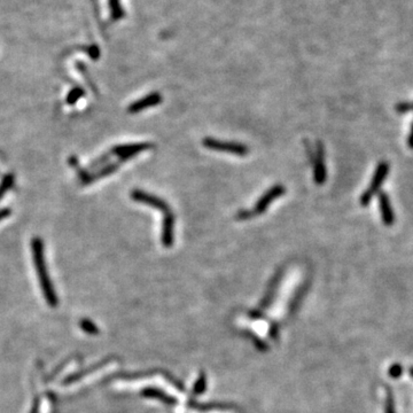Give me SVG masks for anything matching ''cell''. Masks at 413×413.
<instances>
[{
    "label": "cell",
    "mask_w": 413,
    "mask_h": 413,
    "mask_svg": "<svg viewBox=\"0 0 413 413\" xmlns=\"http://www.w3.org/2000/svg\"><path fill=\"white\" fill-rule=\"evenodd\" d=\"M410 374H411V377H413V366L410 367Z\"/></svg>",
    "instance_id": "cell-19"
},
{
    "label": "cell",
    "mask_w": 413,
    "mask_h": 413,
    "mask_svg": "<svg viewBox=\"0 0 413 413\" xmlns=\"http://www.w3.org/2000/svg\"><path fill=\"white\" fill-rule=\"evenodd\" d=\"M386 392H387V397H386L385 413H396L395 399H394V395H393L392 389H390L388 386H386Z\"/></svg>",
    "instance_id": "cell-13"
},
{
    "label": "cell",
    "mask_w": 413,
    "mask_h": 413,
    "mask_svg": "<svg viewBox=\"0 0 413 413\" xmlns=\"http://www.w3.org/2000/svg\"><path fill=\"white\" fill-rule=\"evenodd\" d=\"M14 182H15V177L13 174H7L2 177L1 182H0V200L5 197L6 192L11 190L13 185H14Z\"/></svg>",
    "instance_id": "cell-11"
},
{
    "label": "cell",
    "mask_w": 413,
    "mask_h": 413,
    "mask_svg": "<svg viewBox=\"0 0 413 413\" xmlns=\"http://www.w3.org/2000/svg\"><path fill=\"white\" fill-rule=\"evenodd\" d=\"M131 198H132L134 201H137V202L147 204V206L155 208V209L161 211L162 214H165L166 211L171 210L170 206H169V204L166 203V201L163 200V198L150 193H146V192L144 191H140V190L132 191V193H131Z\"/></svg>",
    "instance_id": "cell-6"
},
{
    "label": "cell",
    "mask_w": 413,
    "mask_h": 413,
    "mask_svg": "<svg viewBox=\"0 0 413 413\" xmlns=\"http://www.w3.org/2000/svg\"><path fill=\"white\" fill-rule=\"evenodd\" d=\"M203 146L208 149L216 150V152L230 153L238 156H246L249 154V148L241 143L225 142V140H217L215 138L207 137L203 139Z\"/></svg>",
    "instance_id": "cell-4"
},
{
    "label": "cell",
    "mask_w": 413,
    "mask_h": 413,
    "mask_svg": "<svg viewBox=\"0 0 413 413\" xmlns=\"http://www.w3.org/2000/svg\"><path fill=\"white\" fill-rule=\"evenodd\" d=\"M410 106H411V111H413V102H410Z\"/></svg>",
    "instance_id": "cell-20"
},
{
    "label": "cell",
    "mask_w": 413,
    "mask_h": 413,
    "mask_svg": "<svg viewBox=\"0 0 413 413\" xmlns=\"http://www.w3.org/2000/svg\"><path fill=\"white\" fill-rule=\"evenodd\" d=\"M88 52H89L90 57H91V59H93V60H97L99 55H100V51H99L97 45H92V46H90Z\"/></svg>",
    "instance_id": "cell-16"
},
{
    "label": "cell",
    "mask_w": 413,
    "mask_h": 413,
    "mask_svg": "<svg viewBox=\"0 0 413 413\" xmlns=\"http://www.w3.org/2000/svg\"><path fill=\"white\" fill-rule=\"evenodd\" d=\"M390 377H393V379H398L399 377L403 374V367L401 364H393L392 366H390V369L388 371Z\"/></svg>",
    "instance_id": "cell-15"
},
{
    "label": "cell",
    "mask_w": 413,
    "mask_h": 413,
    "mask_svg": "<svg viewBox=\"0 0 413 413\" xmlns=\"http://www.w3.org/2000/svg\"><path fill=\"white\" fill-rule=\"evenodd\" d=\"M175 225H176V216L172 210L166 211L163 214V223H162V233L161 240L164 247H171L175 241Z\"/></svg>",
    "instance_id": "cell-8"
},
{
    "label": "cell",
    "mask_w": 413,
    "mask_h": 413,
    "mask_svg": "<svg viewBox=\"0 0 413 413\" xmlns=\"http://www.w3.org/2000/svg\"><path fill=\"white\" fill-rule=\"evenodd\" d=\"M154 145L150 143H134V144H126V145H118L115 146L113 149L109 150L111 155L117 156L120 159V162L127 161V160L132 159L139 153L153 148Z\"/></svg>",
    "instance_id": "cell-5"
},
{
    "label": "cell",
    "mask_w": 413,
    "mask_h": 413,
    "mask_svg": "<svg viewBox=\"0 0 413 413\" xmlns=\"http://www.w3.org/2000/svg\"><path fill=\"white\" fill-rule=\"evenodd\" d=\"M389 169H390L389 163L386 162V161L380 162L379 164H377L376 171H374L372 180H371L370 187L367 188V190H365L364 193L361 194V197H360V204H361V206H363V207L369 206L371 200H372V198L377 193V191L380 190L382 182L386 180L387 177H388Z\"/></svg>",
    "instance_id": "cell-3"
},
{
    "label": "cell",
    "mask_w": 413,
    "mask_h": 413,
    "mask_svg": "<svg viewBox=\"0 0 413 413\" xmlns=\"http://www.w3.org/2000/svg\"><path fill=\"white\" fill-rule=\"evenodd\" d=\"M311 161L313 164V178L318 185H323L327 178V170H326L325 164V153L324 147L322 144L317 146V152L315 154L311 153Z\"/></svg>",
    "instance_id": "cell-7"
},
{
    "label": "cell",
    "mask_w": 413,
    "mask_h": 413,
    "mask_svg": "<svg viewBox=\"0 0 413 413\" xmlns=\"http://www.w3.org/2000/svg\"><path fill=\"white\" fill-rule=\"evenodd\" d=\"M110 155H111L110 152H108L104 155L99 156L98 159H95L94 161L92 162L91 164H90V166H89L90 170H99V169H101L102 166H105L106 164H107V162L109 161Z\"/></svg>",
    "instance_id": "cell-12"
},
{
    "label": "cell",
    "mask_w": 413,
    "mask_h": 413,
    "mask_svg": "<svg viewBox=\"0 0 413 413\" xmlns=\"http://www.w3.org/2000/svg\"><path fill=\"white\" fill-rule=\"evenodd\" d=\"M162 102V95L159 92H152V93L145 95V97L139 99V100L134 101L127 107V111L130 114H137L143 111L146 108L154 107Z\"/></svg>",
    "instance_id": "cell-9"
},
{
    "label": "cell",
    "mask_w": 413,
    "mask_h": 413,
    "mask_svg": "<svg viewBox=\"0 0 413 413\" xmlns=\"http://www.w3.org/2000/svg\"><path fill=\"white\" fill-rule=\"evenodd\" d=\"M285 192H286V187H285L284 185L281 184L274 185V186H272L270 190L265 192V193L258 198V201L256 202L255 206L252 207V209L240 210L239 213L236 214L235 218L240 220H246V219L251 218V217L262 215V214L265 213V210H267L269 206L272 203V201L277 200L278 198H280L281 195H284Z\"/></svg>",
    "instance_id": "cell-1"
},
{
    "label": "cell",
    "mask_w": 413,
    "mask_h": 413,
    "mask_svg": "<svg viewBox=\"0 0 413 413\" xmlns=\"http://www.w3.org/2000/svg\"><path fill=\"white\" fill-rule=\"evenodd\" d=\"M408 144H409L410 148H412V149H413V123H412V126H411V130H410V133H409Z\"/></svg>",
    "instance_id": "cell-18"
},
{
    "label": "cell",
    "mask_w": 413,
    "mask_h": 413,
    "mask_svg": "<svg viewBox=\"0 0 413 413\" xmlns=\"http://www.w3.org/2000/svg\"><path fill=\"white\" fill-rule=\"evenodd\" d=\"M83 97H84V91H83L81 88H75L67 95V102H68L69 105H75L76 102Z\"/></svg>",
    "instance_id": "cell-14"
},
{
    "label": "cell",
    "mask_w": 413,
    "mask_h": 413,
    "mask_svg": "<svg viewBox=\"0 0 413 413\" xmlns=\"http://www.w3.org/2000/svg\"><path fill=\"white\" fill-rule=\"evenodd\" d=\"M379 207L381 213V218L382 222L387 226H392L395 223V214H394L392 203H390L389 197L385 192L379 193Z\"/></svg>",
    "instance_id": "cell-10"
},
{
    "label": "cell",
    "mask_w": 413,
    "mask_h": 413,
    "mask_svg": "<svg viewBox=\"0 0 413 413\" xmlns=\"http://www.w3.org/2000/svg\"><path fill=\"white\" fill-rule=\"evenodd\" d=\"M31 251H33V257H34V263L36 267V270L39 274V280L43 287L44 292L47 294V296L52 297L53 296V289L52 285H51L49 273H47L46 269V263H45L44 258V243L41 241L39 236L33 239L31 241Z\"/></svg>",
    "instance_id": "cell-2"
},
{
    "label": "cell",
    "mask_w": 413,
    "mask_h": 413,
    "mask_svg": "<svg viewBox=\"0 0 413 413\" xmlns=\"http://www.w3.org/2000/svg\"><path fill=\"white\" fill-rule=\"evenodd\" d=\"M9 215H11V209H1V210H0V222H1L2 219L7 218Z\"/></svg>",
    "instance_id": "cell-17"
}]
</instances>
